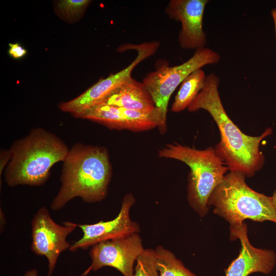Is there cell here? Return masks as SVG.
I'll return each mask as SVG.
<instances>
[{
  "label": "cell",
  "mask_w": 276,
  "mask_h": 276,
  "mask_svg": "<svg viewBox=\"0 0 276 276\" xmlns=\"http://www.w3.org/2000/svg\"><path fill=\"white\" fill-rule=\"evenodd\" d=\"M63 224L61 225L56 223L45 206L38 209L31 221V249L35 254L47 259V276L52 275L61 253L69 249L71 245L66 238L78 226L71 222H64Z\"/></svg>",
  "instance_id": "obj_8"
},
{
  "label": "cell",
  "mask_w": 276,
  "mask_h": 276,
  "mask_svg": "<svg viewBox=\"0 0 276 276\" xmlns=\"http://www.w3.org/2000/svg\"><path fill=\"white\" fill-rule=\"evenodd\" d=\"M209 206L230 224V233L240 228L249 219L257 222L276 223V213L271 197L252 190L245 182V175L230 171L211 194Z\"/></svg>",
  "instance_id": "obj_4"
},
{
  "label": "cell",
  "mask_w": 276,
  "mask_h": 276,
  "mask_svg": "<svg viewBox=\"0 0 276 276\" xmlns=\"http://www.w3.org/2000/svg\"><path fill=\"white\" fill-rule=\"evenodd\" d=\"M208 0H171L165 12L170 19L181 22L178 41L182 49H198L204 47L206 35L203 29V18Z\"/></svg>",
  "instance_id": "obj_12"
},
{
  "label": "cell",
  "mask_w": 276,
  "mask_h": 276,
  "mask_svg": "<svg viewBox=\"0 0 276 276\" xmlns=\"http://www.w3.org/2000/svg\"><path fill=\"white\" fill-rule=\"evenodd\" d=\"M111 174L105 147L74 144L63 162L61 187L51 204V209L61 210L78 197L87 203L103 200L107 194Z\"/></svg>",
  "instance_id": "obj_2"
},
{
  "label": "cell",
  "mask_w": 276,
  "mask_h": 276,
  "mask_svg": "<svg viewBox=\"0 0 276 276\" xmlns=\"http://www.w3.org/2000/svg\"><path fill=\"white\" fill-rule=\"evenodd\" d=\"M220 55L212 49L203 47L196 49L186 62L174 66L166 63L158 64L155 70L149 73L143 80L155 104L154 113L158 130L161 134L167 132V114L170 98L177 86L194 71L208 64L217 63Z\"/></svg>",
  "instance_id": "obj_6"
},
{
  "label": "cell",
  "mask_w": 276,
  "mask_h": 276,
  "mask_svg": "<svg viewBox=\"0 0 276 276\" xmlns=\"http://www.w3.org/2000/svg\"><path fill=\"white\" fill-rule=\"evenodd\" d=\"M246 223L230 233V240L239 239L241 248L239 256L225 269V276H248L254 272L270 273L276 263V255L270 249L253 246L247 237Z\"/></svg>",
  "instance_id": "obj_13"
},
{
  "label": "cell",
  "mask_w": 276,
  "mask_h": 276,
  "mask_svg": "<svg viewBox=\"0 0 276 276\" xmlns=\"http://www.w3.org/2000/svg\"><path fill=\"white\" fill-rule=\"evenodd\" d=\"M136 262L134 276H159L154 249H144Z\"/></svg>",
  "instance_id": "obj_18"
},
{
  "label": "cell",
  "mask_w": 276,
  "mask_h": 276,
  "mask_svg": "<svg viewBox=\"0 0 276 276\" xmlns=\"http://www.w3.org/2000/svg\"><path fill=\"white\" fill-rule=\"evenodd\" d=\"M144 249L139 233L97 243L91 246L89 251L91 263L83 275L109 266L119 271L124 276H134V263Z\"/></svg>",
  "instance_id": "obj_9"
},
{
  "label": "cell",
  "mask_w": 276,
  "mask_h": 276,
  "mask_svg": "<svg viewBox=\"0 0 276 276\" xmlns=\"http://www.w3.org/2000/svg\"><path fill=\"white\" fill-rule=\"evenodd\" d=\"M135 199L131 193L126 194L123 199L118 215L112 220L100 221L90 224H77L82 232L81 239L71 245L69 250L86 249L99 242L123 238L140 232L139 224L132 221L130 211Z\"/></svg>",
  "instance_id": "obj_10"
},
{
  "label": "cell",
  "mask_w": 276,
  "mask_h": 276,
  "mask_svg": "<svg viewBox=\"0 0 276 276\" xmlns=\"http://www.w3.org/2000/svg\"><path fill=\"white\" fill-rule=\"evenodd\" d=\"M91 1L89 0H61L54 5L56 14L68 23L79 20Z\"/></svg>",
  "instance_id": "obj_17"
},
{
  "label": "cell",
  "mask_w": 276,
  "mask_h": 276,
  "mask_svg": "<svg viewBox=\"0 0 276 276\" xmlns=\"http://www.w3.org/2000/svg\"><path fill=\"white\" fill-rule=\"evenodd\" d=\"M9 149L11 158L4 177L10 187L43 185L52 167L64 162L70 150L59 137L41 128L31 129L26 136L15 141Z\"/></svg>",
  "instance_id": "obj_3"
},
{
  "label": "cell",
  "mask_w": 276,
  "mask_h": 276,
  "mask_svg": "<svg viewBox=\"0 0 276 276\" xmlns=\"http://www.w3.org/2000/svg\"><path fill=\"white\" fill-rule=\"evenodd\" d=\"M154 250L159 276H197L169 250L162 245Z\"/></svg>",
  "instance_id": "obj_16"
},
{
  "label": "cell",
  "mask_w": 276,
  "mask_h": 276,
  "mask_svg": "<svg viewBox=\"0 0 276 276\" xmlns=\"http://www.w3.org/2000/svg\"><path fill=\"white\" fill-rule=\"evenodd\" d=\"M219 79L212 73L206 76L201 91L188 107L189 111L202 109L212 116L220 134V141L215 148L228 170L251 177L263 167L265 157L260 151L261 141L272 133L268 127L258 136L245 134L227 114L218 91Z\"/></svg>",
  "instance_id": "obj_1"
},
{
  "label": "cell",
  "mask_w": 276,
  "mask_h": 276,
  "mask_svg": "<svg viewBox=\"0 0 276 276\" xmlns=\"http://www.w3.org/2000/svg\"><path fill=\"white\" fill-rule=\"evenodd\" d=\"M158 155L181 161L190 167L187 200L199 216L204 217L209 212L211 194L228 170L215 149L209 147L199 150L174 143L159 150Z\"/></svg>",
  "instance_id": "obj_5"
},
{
  "label": "cell",
  "mask_w": 276,
  "mask_h": 276,
  "mask_svg": "<svg viewBox=\"0 0 276 276\" xmlns=\"http://www.w3.org/2000/svg\"><path fill=\"white\" fill-rule=\"evenodd\" d=\"M275 2H276V1H275Z\"/></svg>",
  "instance_id": "obj_24"
},
{
  "label": "cell",
  "mask_w": 276,
  "mask_h": 276,
  "mask_svg": "<svg viewBox=\"0 0 276 276\" xmlns=\"http://www.w3.org/2000/svg\"><path fill=\"white\" fill-rule=\"evenodd\" d=\"M25 276H38V271L36 269L27 270L25 273Z\"/></svg>",
  "instance_id": "obj_21"
},
{
  "label": "cell",
  "mask_w": 276,
  "mask_h": 276,
  "mask_svg": "<svg viewBox=\"0 0 276 276\" xmlns=\"http://www.w3.org/2000/svg\"><path fill=\"white\" fill-rule=\"evenodd\" d=\"M100 102L148 113L153 112L155 109L154 102L146 86L143 82L131 77Z\"/></svg>",
  "instance_id": "obj_14"
},
{
  "label": "cell",
  "mask_w": 276,
  "mask_h": 276,
  "mask_svg": "<svg viewBox=\"0 0 276 276\" xmlns=\"http://www.w3.org/2000/svg\"><path fill=\"white\" fill-rule=\"evenodd\" d=\"M271 197L272 204L276 213V189L273 192V195Z\"/></svg>",
  "instance_id": "obj_23"
},
{
  "label": "cell",
  "mask_w": 276,
  "mask_h": 276,
  "mask_svg": "<svg viewBox=\"0 0 276 276\" xmlns=\"http://www.w3.org/2000/svg\"><path fill=\"white\" fill-rule=\"evenodd\" d=\"M271 16L273 20L274 25V29H275V36H276V8H273V9L271 10Z\"/></svg>",
  "instance_id": "obj_22"
},
{
  "label": "cell",
  "mask_w": 276,
  "mask_h": 276,
  "mask_svg": "<svg viewBox=\"0 0 276 276\" xmlns=\"http://www.w3.org/2000/svg\"><path fill=\"white\" fill-rule=\"evenodd\" d=\"M11 158L10 149H2L0 152V178L3 172L9 164ZM5 171V170H4Z\"/></svg>",
  "instance_id": "obj_19"
},
{
  "label": "cell",
  "mask_w": 276,
  "mask_h": 276,
  "mask_svg": "<svg viewBox=\"0 0 276 276\" xmlns=\"http://www.w3.org/2000/svg\"><path fill=\"white\" fill-rule=\"evenodd\" d=\"M159 46L158 41L145 42L138 45L130 43L122 44L118 49L119 52L130 49L138 51L136 58L128 66L120 72L101 79L96 84L76 98L60 103L59 109L72 116L85 110L100 102L113 90L131 77L134 67L143 60L153 55Z\"/></svg>",
  "instance_id": "obj_7"
},
{
  "label": "cell",
  "mask_w": 276,
  "mask_h": 276,
  "mask_svg": "<svg viewBox=\"0 0 276 276\" xmlns=\"http://www.w3.org/2000/svg\"><path fill=\"white\" fill-rule=\"evenodd\" d=\"M73 116L99 123L109 129L141 132L157 126L154 111L148 113L102 102Z\"/></svg>",
  "instance_id": "obj_11"
},
{
  "label": "cell",
  "mask_w": 276,
  "mask_h": 276,
  "mask_svg": "<svg viewBox=\"0 0 276 276\" xmlns=\"http://www.w3.org/2000/svg\"><path fill=\"white\" fill-rule=\"evenodd\" d=\"M206 76L201 68L188 75L180 84L171 110L178 112L188 108L203 87Z\"/></svg>",
  "instance_id": "obj_15"
},
{
  "label": "cell",
  "mask_w": 276,
  "mask_h": 276,
  "mask_svg": "<svg viewBox=\"0 0 276 276\" xmlns=\"http://www.w3.org/2000/svg\"><path fill=\"white\" fill-rule=\"evenodd\" d=\"M9 45L10 54L16 58L24 56L27 53V51L18 43H9Z\"/></svg>",
  "instance_id": "obj_20"
}]
</instances>
